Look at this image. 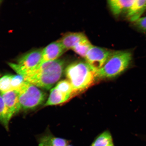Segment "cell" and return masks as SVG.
Instances as JSON below:
<instances>
[{
    "label": "cell",
    "instance_id": "6da1fadb",
    "mask_svg": "<svg viewBox=\"0 0 146 146\" xmlns=\"http://www.w3.org/2000/svg\"><path fill=\"white\" fill-rule=\"evenodd\" d=\"M66 64L64 59H59L40 64L31 70L14 71L22 76L25 81L38 87L49 90L61 78Z\"/></svg>",
    "mask_w": 146,
    "mask_h": 146
},
{
    "label": "cell",
    "instance_id": "7a4b0ae2",
    "mask_svg": "<svg viewBox=\"0 0 146 146\" xmlns=\"http://www.w3.org/2000/svg\"><path fill=\"white\" fill-rule=\"evenodd\" d=\"M64 73L72 86L74 96L85 92L98 79L96 71L85 61H76L69 64Z\"/></svg>",
    "mask_w": 146,
    "mask_h": 146
},
{
    "label": "cell",
    "instance_id": "3957f363",
    "mask_svg": "<svg viewBox=\"0 0 146 146\" xmlns=\"http://www.w3.org/2000/svg\"><path fill=\"white\" fill-rule=\"evenodd\" d=\"M134 61L133 50H113L105 65L96 72L98 79L117 77L133 66Z\"/></svg>",
    "mask_w": 146,
    "mask_h": 146
},
{
    "label": "cell",
    "instance_id": "277c9868",
    "mask_svg": "<svg viewBox=\"0 0 146 146\" xmlns=\"http://www.w3.org/2000/svg\"><path fill=\"white\" fill-rule=\"evenodd\" d=\"M15 90L17 93L21 109L24 110L36 108L43 103L46 98L45 93L25 81Z\"/></svg>",
    "mask_w": 146,
    "mask_h": 146
},
{
    "label": "cell",
    "instance_id": "5b68a950",
    "mask_svg": "<svg viewBox=\"0 0 146 146\" xmlns=\"http://www.w3.org/2000/svg\"><path fill=\"white\" fill-rule=\"evenodd\" d=\"M113 51L93 46L86 56L85 61L97 72L105 65Z\"/></svg>",
    "mask_w": 146,
    "mask_h": 146
},
{
    "label": "cell",
    "instance_id": "8992f818",
    "mask_svg": "<svg viewBox=\"0 0 146 146\" xmlns=\"http://www.w3.org/2000/svg\"><path fill=\"white\" fill-rule=\"evenodd\" d=\"M42 51L36 50L29 52L21 56L18 60L17 63H8L14 70H29L34 69L40 64Z\"/></svg>",
    "mask_w": 146,
    "mask_h": 146
},
{
    "label": "cell",
    "instance_id": "52a82bcc",
    "mask_svg": "<svg viewBox=\"0 0 146 146\" xmlns=\"http://www.w3.org/2000/svg\"><path fill=\"white\" fill-rule=\"evenodd\" d=\"M65 51H66L59 41L50 44L42 51L40 64L59 59Z\"/></svg>",
    "mask_w": 146,
    "mask_h": 146
},
{
    "label": "cell",
    "instance_id": "ba28073f",
    "mask_svg": "<svg viewBox=\"0 0 146 146\" xmlns=\"http://www.w3.org/2000/svg\"><path fill=\"white\" fill-rule=\"evenodd\" d=\"M87 36L81 32H69L66 33L59 41L66 51L72 50L80 42L86 39Z\"/></svg>",
    "mask_w": 146,
    "mask_h": 146
},
{
    "label": "cell",
    "instance_id": "9c48e42d",
    "mask_svg": "<svg viewBox=\"0 0 146 146\" xmlns=\"http://www.w3.org/2000/svg\"><path fill=\"white\" fill-rule=\"evenodd\" d=\"M134 0H110L108 1L109 7L112 14L119 17L125 15Z\"/></svg>",
    "mask_w": 146,
    "mask_h": 146
},
{
    "label": "cell",
    "instance_id": "30bf717a",
    "mask_svg": "<svg viewBox=\"0 0 146 146\" xmlns=\"http://www.w3.org/2000/svg\"><path fill=\"white\" fill-rule=\"evenodd\" d=\"M5 105L14 115L19 112L21 109L17 93L15 90L1 94Z\"/></svg>",
    "mask_w": 146,
    "mask_h": 146
},
{
    "label": "cell",
    "instance_id": "8fae6325",
    "mask_svg": "<svg viewBox=\"0 0 146 146\" xmlns=\"http://www.w3.org/2000/svg\"><path fill=\"white\" fill-rule=\"evenodd\" d=\"M37 140L39 146H66L68 145L67 140L56 137L49 133L40 136Z\"/></svg>",
    "mask_w": 146,
    "mask_h": 146
},
{
    "label": "cell",
    "instance_id": "7c38bea8",
    "mask_svg": "<svg viewBox=\"0 0 146 146\" xmlns=\"http://www.w3.org/2000/svg\"><path fill=\"white\" fill-rule=\"evenodd\" d=\"M72 98L61 92L55 87L51 89L50 96L44 106L59 105L66 103Z\"/></svg>",
    "mask_w": 146,
    "mask_h": 146
},
{
    "label": "cell",
    "instance_id": "4fadbf2b",
    "mask_svg": "<svg viewBox=\"0 0 146 146\" xmlns=\"http://www.w3.org/2000/svg\"><path fill=\"white\" fill-rule=\"evenodd\" d=\"M13 115L6 106L1 96L0 95V123L7 131L9 130V122Z\"/></svg>",
    "mask_w": 146,
    "mask_h": 146
},
{
    "label": "cell",
    "instance_id": "5bb4252c",
    "mask_svg": "<svg viewBox=\"0 0 146 146\" xmlns=\"http://www.w3.org/2000/svg\"><path fill=\"white\" fill-rule=\"evenodd\" d=\"M93 46L87 38L78 44L72 50L81 57L85 58L88 52Z\"/></svg>",
    "mask_w": 146,
    "mask_h": 146
},
{
    "label": "cell",
    "instance_id": "9a60e30c",
    "mask_svg": "<svg viewBox=\"0 0 146 146\" xmlns=\"http://www.w3.org/2000/svg\"><path fill=\"white\" fill-rule=\"evenodd\" d=\"M113 143L112 135L108 131L101 133L92 142L90 146H108Z\"/></svg>",
    "mask_w": 146,
    "mask_h": 146
},
{
    "label": "cell",
    "instance_id": "2e32d148",
    "mask_svg": "<svg viewBox=\"0 0 146 146\" xmlns=\"http://www.w3.org/2000/svg\"><path fill=\"white\" fill-rule=\"evenodd\" d=\"M12 75H5L0 78V92L1 94L14 90L12 86Z\"/></svg>",
    "mask_w": 146,
    "mask_h": 146
},
{
    "label": "cell",
    "instance_id": "e0dca14e",
    "mask_svg": "<svg viewBox=\"0 0 146 146\" xmlns=\"http://www.w3.org/2000/svg\"><path fill=\"white\" fill-rule=\"evenodd\" d=\"M55 87L58 90L67 95L70 96L72 98L74 97L72 86L67 79L61 80L58 82Z\"/></svg>",
    "mask_w": 146,
    "mask_h": 146
},
{
    "label": "cell",
    "instance_id": "ac0fdd59",
    "mask_svg": "<svg viewBox=\"0 0 146 146\" xmlns=\"http://www.w3.org/2000/svg\"><path fill=\"white\" fill-rule=\"evenodd\" d=\"M134 30L146 35V16L141 17L136 21L131 23Z\"/></svg>",
    "mask_w": 146,
    "mask_h": 146
},
{
    "label": "cell",
    "instance_id": "d6986e66",
    "mask_svg": "<svg viewBox=\"0 0 146 146\" xmlns=\"http://www.w3.org/2000/svg\"><path fill=\"white\" fill-rule=\"evenodd\" d=\"M25 81L24 79L20 75H13L12 81V84L13 90H15L19 88Z\"/></svg>",
    "mask_w": 146,
    "mask_h": 146
},
{
    "label": "cell",
    "instance_id": "ffe728a7",
    "mask_svg": "<svg viewBox=\"0 0 146 146\" xmlns=\"http://www.w3.org/2000/svg\"><path fill=\"white\" fill-rule=\"evenodd\" d=\"M108 146H114V145L113 143L112 144H111V145H108Z\"/></svg>",
    "mask_w": 146,
    "mask_h": 146
},
{
    "label": "cell",
    "instance_id": "44dd1931",
    "mask_svg": "<svg viewBox=\"0 0 146 146\" xmlns=\"http://www.w3.org/2000/svg\"><path fill=\"white\" fill-rule=\"evenodd\" d=\"M66 146H72L71 145H67Z\"/></svg>",
    "mask_w": 146,
    "mask_h": 146
},
{
    "label": "cell",
    "instance_id": "7402d4cb",
    "mask_svg": "<svg viewBox=\"0 0 146 146\" xmlns=\"http://www.w3.org/2000/svg\"><path fill=\"white\" fill-rule=\"evenodd\" d=\"M1 1H0V3H1Z\"/></svg>",
    "mask_w": 146,
    "mask_h": 146
}]
</instances>
